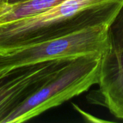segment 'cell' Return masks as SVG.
I'll use <instances>...</instances> for the list:
<instances>
[{"label":"cell","mask_w":123,"mask_h":123,"mask_svg":"<svg viewBox=\"0 0 123 123\" xmlns=\"http://www.w3.org/2000/svg\"><path fill=\"white\" fill-rule=\"evenodd\" d=\"M123 0H63L36 15L0 24V53H6L96 26H108Z\"/></svg>","instance_id":"1"},{"label":"cell","mask_w":123,"mask_h":123,"mask_svg":"<svg viewBox=\"0 0 123 123\" xmlns=\"http://www.w3.org/2000/svg\"><path fill=\"white\" fill-rule=\"evenodd\" d=\"M102 54L67 61L3 123H20L87 92L99 81Z\"/></svg>","instance_id":"2"},{"label":"cell","mask_w":123,"mask_h":123,"mask_svg":"<svg viewBox=\"0 0 123 123\" xmlns=\"http://www.w3.org/2000/svg\"><path fill=\"white\" fill-rule=\"evenodd\" d=\"M110 47L108 26L88 27L68 35L0 54V73L30 63L71 60L102 54Z\"/></svg>","instance_id":"3"},{"label":"cell","mask_w":123,"mask_h":123,"mask_svg":"<svg viewBox=\"0 0 123 123\" xmlns=\"http://www.w3.org/2000/svg\"><path fill=\"white\" fill-rule=\"evenodd\" d=\"M67 61L25 64L1 72L0 123L35 94Z\"/></svg>","instance_id":"4"},{"label":"cell","mask_w":123,"mask_h":123,"mask_svg":"<svg viewBox=\"0 0 123 123\" xmlns=\"http://www.w3.org/2000/svg\"><path fill=\"white\" fill-rule=\"evenodd\" d=\"M97 89L89 94L91 104L105 107L123 120V48L110 47L102 54Z\"/></svg>","instance_id":"5"},{"label":"cell","mask_w":123,"mask_h":123,"mask_svg":"<svg viewBox=\"0 0 123 123\" xmlns=\"http://www.w3.org/2000/svg\"><path fill=\"white\" fill-rule=\"evenodd\" d=\"M63 0H25L0 8V24L32 17L43 12Z\"/></svg>","instance_id":"6"},{"label":"cell","mask_w":123,"mask_h":123,"mask_svg":"<svg viewBox=\"0 0 123 123\" xmlns=\"http://www.w3.org/2000/svg\"><path fill=\"white\" fill-rule=\"evenodd\" d=\"M110 47L123 48V5L109 27Z\"/></svg>","instance_id":"7"},{"label":"cell","mask_w":123,"mask_h":123,"mask_svg":"<svg viewBox=\"0 0 123 123\" xmlns=\"http://www.w3.org/2000/svg\"><path fill=\"white\" fill-rule=\"evenodd\" d=\"M25 1V0H6V4H14L19 3V2H21V1Z\"/></svg>","instance_id":"8"},{"label":"cell","mask_w":123,"mask_h":123,"mask_svg":"<svg viewBox=\"0 0 123 123\" xmlns=\"http://www.w3.org/2000/svg\"><path fill=\"white\" fill-rule=\"evenodd\" d=\"M6 0H0V8L3 6L4 4H6Z\"/></svg>","instance_id":"9"}]
</instances>
